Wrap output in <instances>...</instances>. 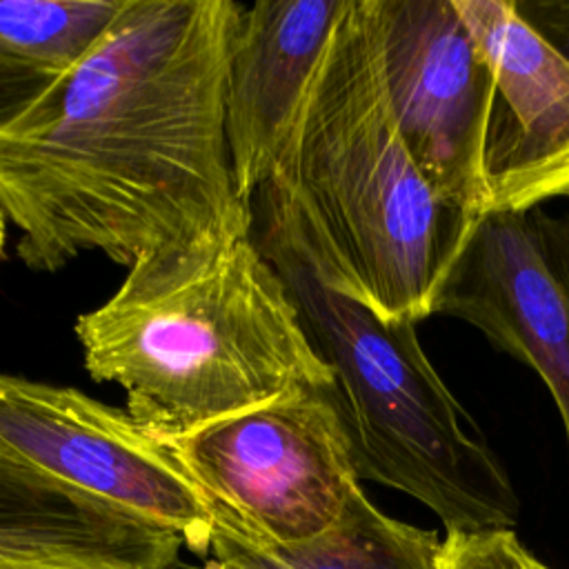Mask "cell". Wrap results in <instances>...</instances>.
I'll list each match as a JSON object with an SVG mask.
<instances>
[{
    "label": "cell",
    "instance_id": "1",
    "mask_svg": "<svg viewBox=\"0 0 569 569\" xmlns=\"http://www.w3.org/2000/svg\"><path fill=\"white\" fill-rule=\"evenodd\" d=\"M236 0H124L98 44L0 122V209L16 256L53 273L127 269L251 231L224 133Z\"/></svg>",
    "mask_w": 569,
    "mask_h": 569
},
{
    "label": "cell",
    "instance_id": "2",
    "mask_svg": "<svg viewBox=\"0 0 569 569\" xmlns=\"http://www.w3.org/2000/svg\"><path fill=\"white\" fill-rule=\"evenodd\" d=\"M340 291L387 322L433 316L482 218L431 191L391 111L373 0H347L273 176Z\"/></svg>",
    "mask_w": 569,
    "mask_h": 569
},
{
    "label": "cell",
    "instance_id": "3",
    "mask_svg": "<svg viewBox=\"0 0 569 569\" xmlns=\"http://www.w3.org/2000/svg\"><path fill=\"white\" fill-rule=\"evenodd\" d=\"M91 380L160 440L333 382L251 231L144 258L76 320Z\"/></svg>",
    "mask_w": 569,
    "mask_h": 569
},
{
    "label": "cell",
    "instance_id": "4",
    "mask_svg": "<svg viewBox=\"0 0 569 569\" xmlns=\"http://www.w3.org/2000/svg\"><path fill=\"white\" fill-rule=\"evenodd\" d=\"M251 236L331 371L356 478L416 498L447 531L513 529L511 478L427 358L416 325L378 318L322 276L276 178L251 198Z\"/></svg>",
    "mask_w": 569,
    "mask_h": 569
},
{
    "label": "cell",
    "instance_id": "5",
    "mask_svg": "<svg viewBox=\"0 0 569 569\" xmlns=\"http://www.w3.org/2000/svg\"><path fill=\"white\" fill-rule=\"evenodd\" d=\"M171 447L211 502L216 533L253 547L320 536L360 487L333 382L240 411Z\"/></svg>",
    "mask_w": 569,
    "mask_h": 569
},
{
    "label": "cell",
    "instance_id": "6",
    "mask_svg": "<svg viewBox=\"0 0 569 569\" xmlns=\"http://www.w3.org/2000/svg\"><path fill=\"white\" fill-rule=\"evenodd\" d=\"M0 451L211 551L213 507L171 442L80 389L0 373Z\"/></svg>",
    "mask_w": 569,
    "mask_h": 569
},
{
    "label": "cell",
    "instance_id": "7",
    "mask_svg": "<svg viewBox=\"0 0 569 569\" xmlns=\"http://www.w3.org/2000/svg\"><path fill=\"white\" fill-rule=\"evenodd\" d=\"M400 136L445 204L487 216L485 138L493 69L453 0H373Z\"/></svg>",
    "mask_w": 569,
    "mask_h": 569
},
{
    "label": "cell",
    "instance_id": "8",
    "mask_svg": "<svg viewBox=\"0 0 569 569\" xmlns=\"http://www.w3.org/2000/svg\"><path fill=\"white\" fill-rule=\"evenodd\" d=\"M433 313L476 327L547 385L569 445V216L487 213L453 262Z\"/></svg>",
    "mask_w": 569,
    "mask_h": 569
},
{
    "label": "cell",
    "instance_id": "9",
    "mask_svg": "<svg viewBox=\"0 0 569 569\" xmlns=\"http://www.w3.org/2000/svg\"><path fill=\"white\" fill-rule=\"evenodd\" d=\"M493 69L485 138L487 213L569 200V58L507 0H453Z\"/></svg>",
    "mask_w": 569,
    "mask_h": 569
},
{
    "label": "cell",
    "instance_id": "10",
    "mask_svg": "<svg viewBox=\"0 0 569 569\" xmlns=\"http://www.w3.org/2000/svg\"><path fill=\"white\" fill-rule=\"evenodd\" d=\"M345 2L258 0L242 7L224 84V133L233 182L247 204L278 167Z\"/></svg>",
    "mask_w": 569,
    "mask_h": 569
},
{
    "label": "cell",
    "instance_id": "11",
    "mask_svg": "<svg viewBox=\"0 0 569 569\" xmlns=\"http://www.w3.org/2000/svg\"><path fill=\"white\" fill-rule=\"evenodd\" d=\"M180 536L0 456V569H171Z\"/></svg>",
    "mask_w": 569,
    "mask_h": 569
},
{
    "label": "cell",
    "instance_id": "12",
    "mask_svg": "<svg viewBox=\"0 0 569 569\" xmlns=\"http://www.w3.org/2000/svg\"><path fill=\"white\" fill-rule=\"evenodd\" d=\"M442 540L382 513L356 487L340 518L291 547H253L216 533L209 569H438Z\"/></svg>",
    "mask_w": 569,
    "mask_h": 569
},
{
    "label": "cell",
    "instance_id": "13",
    "mask_svg": "<svg viewBox=\"0 0 569 569\" xmlns=\"http://www.w3.org/2000/svg\"><path fill=\"white\" fill-rule=\"evenodd\" d=\"M124 0H0V53L60 76L107 33Z\"/></svg>",
    "mask_w": 569,
    "mask_h": 569
},
{
    "label": "cell",
    "instance_id": "14",
    "mask_svg": "<svg viewBox=\"0 0 569 569\" xmlns=\"http://www.w3.org/2000/svg\"><path fill=\"white\" fill-rule=\"evenodd\" d=\"M438 569H549L513 529L447 531Z\"/></svg>",
    "mask_w": 569,
    "mask_h": 569
},
{
    "label": "cell",
    "instance_id": "15",
    "mask_svg": "<svg viewBox=\"0 0 569 569\" xmlns=\"http://www.w3.org/2000/svg\"><path fill=\"white\" fill-rule=\"evenodd\" d=\"M56 76H49L29 64L16 62L0 53V122L24 107Z\"/></svg>",
    "mask_w": 569,
    "mask_h": 569
},
{
    "label": "cell",
    "instance_id": "16",
    "mask_svg": "<svg viewBox=\"0 0 569 569\" xmlns=\"http://www.w3.org/2000/svg\"><path fill=\"white\" fill-rule=\"evenodd\" d=\"M518 13L569 58V0H516Z\"/></svg>",
    "mask_w": 569,
    "mask_h": 569
},
{
    "label": "cell",
    "instance_id": "17",
    "mask_svg": "<svg viewBox=\"0 0 569 569\" xmlns=\"http://www.w3.org/2000/svg\"><path fill=\"white\" fill-rule=\"evenodd\" d=\"M7 231H9V222L0 209V260L4 256V247H7Z\"/></svg>",
    "mask_w": 569,
    "mask_h": 569
},
{
    "label": "cell",
    "instance_id": "18",
    "mask_svg": "<svg viewBox=\"0 0 569 569\" xmlns=\"http://www.w3.org/2000/svg\"><path fill=\"white\" fill-rule=\"evenodd\" d=\"M42 569H124V567H42Z\"/></svg>",
    "mask_w": 569,
    "mask_h": 569
},
{
    "label": "cell",
    "instance_id": "19",
    "mask_svg": "<svg viewBox=\"0 0 569 569\" xmlns=\"http://www.w3.org/2000/svg\"><path fill=\"white\" fill-rule=\"evenodd\" d=\"M0 456H2V451H0Z\"/></svg>",
    "mask_w": 569,
    "mask_h": 569
}]
</instances>
